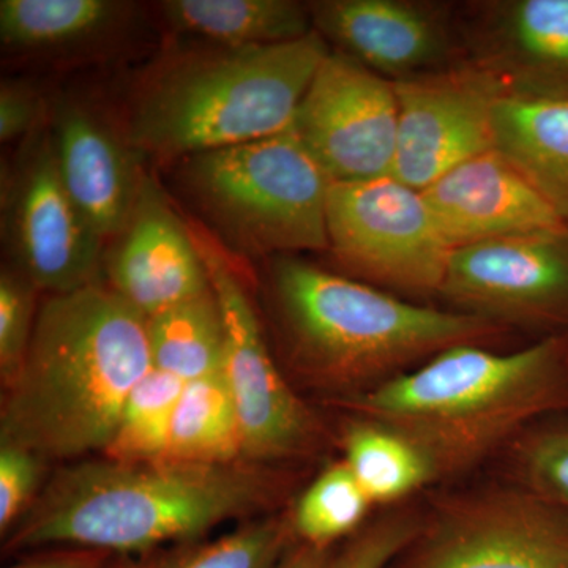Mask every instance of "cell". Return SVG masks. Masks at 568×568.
I'll use <instances>...</instances> for the list:
<instances>
[{
	"mask_svg": "<svg viewBox=\"0 0 568 568\" xmlns=\"http://www.w3.org/2000/svg\"><path fill=\"white\" fill-rule=\"evenodd\" d=\"M2 237L11 267L40 293L69 294L104 282L106 244L63 185L48 125L2 168Z\"/></svg>",
	"mask_w": 568,
	"mask_h": 568,
	"instance_id": "9",
	"label": "cell"
},
{
	"mask_svg": "<svg viewBox=\"0 0 568 568\" xmlns=\"http://www.w3.org/2000/svg\"><path fill=\"white\" fill-rule=\"evenodd\" d=\"M152 366L183 383L223 372L226 328L211 291L148 317Z\"/></svg>",
	"mask_w": 568,
	"mask_h": 568,
	"instance_id": "22",
	"label": "cell"
},
{
	"mask_svg": "<svg viewBox=\"0 0 568 568\" xmlns=\"http://www.w3.org/2000/svg\"><path fill=\"white\" fill-rule=\"evenodd\" d=\"M526 485L568 514V428L532 433L518 448Z\"/></svg>",
	"mask_w": 568,
	"mask_h": 568,
	"instance_id": "29",
	"label": "cell"
},
{
	"mask_svg": "<svg viewBox=\"0 0 568 568\" xmlns=\"http://www.w3.org/2000/svg\"><path fill=\"white\" fill-rule=\"evenodd\" d=\"M48 129L67 192L110 245L129 224L148 174L119 108L81 89H62L50 95Z\"/></svg>",
	"mask_w": 568,
	"mask_h": 568,
	"instance_id": "14",
	"label": "cell"
},
{
	"mask_svg": "<svg viewBox=\"0 0 568 568\" xmlns=\"http://www.w3.org/2000/svg\"><path fill=\"white\" fill-rule=\"evenodd\" d=\"M294 532L290 517H260L215 538L166 549L159 568H276Z\"/></svg>",
	"mask_w": 568,
	"mask_h": 568,
	"instance_id": "27",
	"label": "cell"
},
{
	"mask_svg": "<svg viewBox=\"0 0 568 568\" xmlns=\"http://www.w3.org/2000/svg\"><path fill=\"white\" fill-rule=\"evenodd\" d=\"M254 280L291 366L336 402L448 347L500 334L485 317L413 304L301 256L268 257Z\"/></svg>",
	"mask_w": 568,
	"mask_h": 568,
	"instance_id": "4",
	"label": "cell"
},
{
	"mask_svg": "<svg viewBox=\"0 0 568 568\" xmlns=\"http://www.w3.org/2000/svg\"><path fill=\"white\" fill-rule=\"evenodd\" d=\"M343 450V463L372 504L395 503L437 477L435 467L416 444L368 418L347 424Z\"/></svg>",
	"mask_w": 568,
	"mask_h": 568,
	"instance_id": "24",
	"label": "cell"
},
{
	"mask_svg": "<svg viewBox=\"0 0 568 568\" xmlns=\"http://www.w3.org/2000/svg\"><path fill=\"white\" fill-rule=\"evenodd\" d=\"M336 403L407 437L443 476L473 466L530 422L568 405V345L549 336L514 353L476 343L448 347Z\"/></svg>",
	"mask_w": 568,
	"mask_h": 568,
	"instance_id": "5",
	"label": "cell"
},
{
	"mask_svg": "<svg viewBox=\"0 0 568 568\" xmlns=\"http://www.w3.org/2000/svg\"><path fill=\"white\" fill-rule=\"evenodd\" d=\"M398 136L392 175L424 192L459 164L495 149L493 112L506 95L473 62L394 81Z\"/></svg>",
	"mask_w": 568,
	"mask_h": 568,
	"instance_id": "12",
	"label": "cell"
},
{
	"mask_svg": "<svg viewBox=\"0 0 568 568\" xmlns=\"http://www.w3.org/2000/svg\"><path fill=\"white\" fill-rule=\"evenodd\" d=\"M469 41L507 95L568 99V0L478 3Z\"/></svg>",
	"mask_w": 568,
	"mask_h": 568,
	"instance_id": "17",
	"label": "cell"
},
{
	"mask_svg": "<svg viewBox=\"0 0 568 568\" xmlns=\"http://www.w3.org/2000/svg\"><path fill=\"white\" fill-rule=\"evenodd\" d=\"M44 459L24 448L0 446V534L17 526L37 499Z\"/></svg>",
	"mask_w": 568,
	"mask_h": 568,
	"instance_id": "30",
	"label": "cell"
},
{
	"mask_svg": "<svg viewBox=\"0 0 568 568\" xmlns=\"http://www.w3.org/2000/svg\"><path fill=\"white\" fill-rule=\"evenodd\" d=\"M436 517L409 568H568V514L532 488L462 497Z\"/></svg>",
	"mask_w": 568,
	"mask_h": 568,
	"instance_id": "11",
	"label": "cell"
},
{
	"mask_svg": "<svg viewBox=\"0 0 568 568\" xmlns=\"http://www.w3.org/2000/svg\"><path fill=\"white\" fill-rule=\"evenodd\" d=\"M170 171L194 220L239 260L328 250L332 181L293 130L186 156Z\"/></svg>",
	"mask_w": 568,
	"mask_h": 568,
	"instance_id": "6",
	"label": "cell"
},
{
	"mask_svg": "<svg viewBox=\"0 0 568 568\" xmlns=\"http://www.w3.org/2000/svg\"><path fill=\"white\" fill-rule=\"evenodd\" d=\"M328 51L316 31L263 47L168 40L118 104L126 136L142 159L170 168L290 132Z\"/></svg>",
	"mask_w": 568,
	"mask_h": 568,
	"instance_id": "3",
	"label": "cell"
},
{
	"mask_svg": "<svg viewBox=\"0 0 568 568\" xmlns=\"http://www.w3.org/2000/svg\"><path fill=\"white\" fill-rule=\"evenodd\" d=\"M166 459L207 466L245 462L241 420L224 372L185 383Z\"/></svg>",
	"mask_w": 568,
	"mask_h": 568,
	"instance_id": "23",
	"label": "cell"
},
{
	"mask_svg": "<svg viewBox=\"0 0 568 568\" xmlns=\"http://www.w3.org/2000/svg\"><path fill=\"white\" fill-rule=\"evenodd\" d=\"M103 280L145 317L211 291L189 222L152 175L125 230L106 246Z\"/></svg>",
	"mask_w": 568,
	"mask_h": 568,
	"instance_id": "15",
	"label": "cell"
},
{
	"mask_svg": "<svg viewBox=\"0 0 568 568\" xmlns=\"http://www.w3.org/2000/svg\"><path fill=\"white\" fill-rule=\"evenodd\" d=\"M422 193L452 248L568 230L544 194L496 149L459 164Z\"/></svg>",
	"mask_w": 568,
	"mask_h": 568,
	"instance_id": "18",
	"label": "cell"
},
{
	"mask_svg": "<svg viewBox=\"0 0 568 568\" xmlns=\"http://www.w3.org/2000/svg\"><path fill=\"white\" fill-rule=\"evenodd\" d=\"M163 551L142 556H115L106 568H159L162 564Z\"/></svg>",
	"mask_w": 568,
	"mask_h": 568,
	"instance_id": "35",
	"label": "cell"
},
{
	"mask_svg": "<svg viewBox=\"0 0 568 568\" xmlns=\"http://www.w3.org/2000/svg\"><path fill=\"white\" fill-rule=\"evenodd\" d=\"M313 29L335 50L390 81L457 65L447 9L417 0H316Z\"/></svg>",
	"mask_w": 568,
	"mask_h": 568,
	"instance_id": "16",
	"label": "cell"
},
{
	"mask_svg": "<svg viewBox=\"0 0 568 568\" xmlns=\"http://www.w3.org/2000/svg\"><path fill=\"white\" fill-rule=\"evenodd\" d=\"M372 500L345 463L327 467L302 493L290 515L294 537L302 544L332 548L339 538L364 528Z\"/></svg>",
	"mask_w": 568,
	"mask_h": 568,
	"instance_id": "26",
	"label": "cell"
},
{
	"mask_svg": "<svg viewBox=\"0 0 568 568\" xmlns=\"http://www.w3.org/2000/svg\"><path fill=\"white\" fill-rule=\"evenodd\" d=\"M156 20L173 41L263 47L315 31L308 3L295 0H163Z\"/></svg>",
	"mask_w": 568,
	"mask_h": 568,
	"instance_id": "20",
	"label": "cell"
},
{
	"mask_svg": "<svg viewBox=\"0 0 568 568\" xmlns=\"http://www.w3.org/2000/svg\"><path fill=\"white\" fill-rule=\"evenodd\" d=\"M39 287L10 264L0 274V379L3 388L20 373L31 346L37 315Z\"/></svg>",
	"mask_w": 568,
	"mask_h": 568,
	"instance_id": "28",
	"label": "cell"
},
{
	"mask_svg": "<svg viewBox=\"0 0 568 568\" xmlns=\"http://www.w3.org/2000/svg\"><path fill=\"white\" fill-rule=\"evenodd\" d=\"M334 558L332 548L315 547V545L297 541L287 549L286 555L276 568H328Z\"/></svg>",
	"mask_w": 568,
	"mask_h": 568,
	"instance_id": "34",
	"label": "cell"
},
{
	"mask_svg": "<svg viewBox=\"0 0 568 568\" xmlns=\"http://www.w3.org/2000/svg\"><path fill=\"white\" fill-rule=\"evenodd\" d=\"M440 295L497 324L568 320V230L457 246Z\"/></svg>",
	"mask_w": 568,
	"mask_h": 568,
	"instance_id": "13",
	"label": "cell"
},
{
	"mask_svg": "<svg viewBox=\"0 0 568 568\" xmlns=\"http://www.w3.org/2000/svg\"><path fill=\"white\" fill-rule=\"evenodd\" d=\"M291 130L332 182L392 175L398 136L394 81L331 50L298 104Z\"/></svg>",
	"mask_w": 568,
	"mask_h": 568,
	"instance_id": "10",
	"label": "cell"
},
{
	"mask_svg": "<svg viewBox=\"0 0 568 568\" xmlns=\"http://www.w3.org/2000/svg\"><path fill=\"white\" fill-rule=\"evenodd\" d=\"M282 493L271 466L119 463L82 459L63 466L3 537V552L50 547L142 556L194 544L216 526L252 519Z\"/></svg>",
	"mask_w": 568,
	"mask_h": 568,
	"instance_id": "1",
	"label": "cell"
},
{
	"mask_svg": "<svg viewBox=\"0 0 568 568\" xmlns=\"http://www.w3.org/2000/svg\"><path fill=\"white\" fill-rule=\"evenodd\" d=\"M50 97L26 78H7L0 85V141L11 144L29 140L48 125Z\"/></svg>",
	"mask_w": 568,
	"mask_h": 568,
	"instance_id": "32",
	"label": "cell"
},
{
	"mask_svg": "<svg viewBox=\"0 0 568 568\" xmlns=\"http://www.w3.org/2000/svg\"><path fill=\"white\" fill-rule=\"evenodd\" d=\"M416 536L409 518L388 517L364 526L336 552L328 568H386L387 564Z\"/></svg>",
	"mask_w": 568,
	"mask_h": 568,
	"instance_id": "31",
	"label": "cell"
},
{
	"mask_svg": "<svg viewBox=\"0 0 568 568\" xmlns=\"http://www.w3.org/2000/svg\"><path fill=\"white\" fill-rule=\"evenodd\" d=\"M140 11L119 0H2L0 41L26 61L110 58L136 31Z\"/></svg>",
	"mask_w": 568,
	"mask_h": 568,
	"instance_id": "19",
	"label": "cell"
},
{
	"mask_svg": "<svg viewBox=\"0 0 568 568\" xmlns=\"http://www.w3.org/2000/svg\"><path fill=\"white\" fill-rule=\"evenodd\" d=\"M186 222L223 313V372L241 420L245 462L271 466L313 454L321 443V426L274 361L253 301V272L203 224Z\"/></svg>",
	"mask_w": 568,
	"mask_h": 568,
	"instance_id": "7",
	"label": "cell"
},
{
	"mask_svg": "<svg viewBox=\"0 0 568 568\" xmlns=\"http://www.w3.org/2000/svg\"><path fill=\"white\" fill-rule=\"evenodd\" d=\"M495 149L544 194L568 226V99L503 95L493 112Z\"/></svg>",
	"mask_w": 568,
	"mask_h": 568,
	"instance_id": "21",
	"label": "cell"
},
{
	"mask_svg": "<svg viewBox=\"0 0 568 568\" xmlns=\"http://www.w3.org/2000/svg\"><path fill=\"white\" fill-rule=\"evenodd\" d=\"M115 555L85 547H50L24 552L7 568H106Z\"/></svg>",
	"mask_w": 568,
	"mask_h": 568,
	"instance_id": "33",
	"label": "cell"
},
{
	"mask_svg": "<svg viewBox=\"0 0 568 568\" xmlns=\"http://www.w3.org/2000/svg\"><path fill=\"white\" fill-rule=\"evenodd\" d=\"M152 368L148 317L106 283L47 295L24 364L3 388L0 446L44 462L103 454Z\"/></svg>",
	"mask_w": 568,
	"mask_h": 568,
	"instance_id": "2",
	"label": "cell"
},
{
	"mask_svg": "<svg viewBox=\"0 0 568 568\" xmlns=\"http://www.w3.org/2000/svg\"><path fill=\"white\" fill-rule=\"evenodd\" d=\"M328 252L346 271L413 295L440 294L452 245L424 193L394 175L332 182Z\"/></svg>",
	"mask_w": 568,
	"mask_h": 568,
	"instance_id": "8",
	"label": "cell"
},
{
	"mask_svg": "<svg viewBox=\"0 0 568 568\" xmlns=\"http://www.w3.org/2000/svg\"><path fill=\"white\" fill-rule=\"evenodd\" d=\"M185 387L179 377L152 368L126 398L103 458L119 463L166 459L175 407Z\"/></svg>",
	"mask_w": 568,
	"mask_h": 568,
	"instance_id": "25",
	"label": "cell"
}]
</instances>
